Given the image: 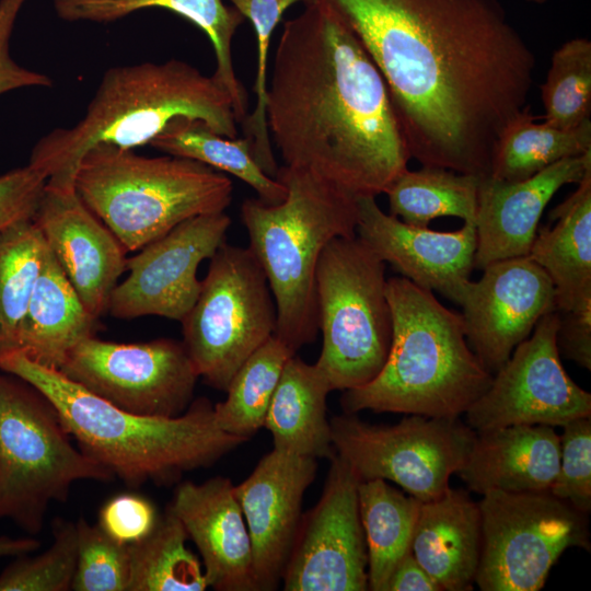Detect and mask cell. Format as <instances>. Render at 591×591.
Wrapping results in <instances>:
<instances>
[{"instance_id":"1","label":"cell","mask_w":591,"mask_h":591,"mask_svg":"<svg viewBox=\"0 0 591 591\" xmlns=\"http://www.w3.org/2000/svg\"><path fill=\"white\" fill-rule=\"evenodd\" d=\"M381 72L410 158L490 174L536 57L501 0H320Z\"/></svg>"},{"instance_id":"2","label":"cell","mask_w":591,"mask_h":591,"mask_svg":"<svg viewBox=\"0 0 591 591\" xmlns=\"http://www.w3.org/2000/svg\"><path fill=\"white\" fill-rule=\"evenodd\" d=\"M283 23L265 113L283 165L357 196L385 193L410 159L387 85L352 32L320 0Z\"/></svg>"},{"instance_id":"3","label":"cell","mask_w":591,"mask_h":591,"mask_svg":"<svg viewBox=\"0 0 591 591\" xmlns=\"http://www.w3.org/2000/svg\"><path fill=\"white\" fill-rule=\"evenodd\" d=\"M0 370L37 389L79 448L130 487L173 483L245 442L217 426L213 405L204 397L176 417L142 416L114 406L19 348L0 350Z\"/></svg>"},{"instance_id":"4","label":"cell","mask_w":591,"mask_h":591,"mask_svg":"<svg viewBox=\"0 0 591 591\" xmlns=\"http://www.w3.org/2000/svg\"><path fill=\"white\" fill-rule=\"evenodd\" d=\"M178 117L201 119L222 136H237L232 100L213 76L179 59L112 67L83 117L43 136L27 164L48 184L71 187L81 158L92 147L135 150L150 144Z\"/></svg>"},{"instance_id":"5","label":"cell","mask_w":591,"mask_h":591,"mask_svg":"<svg viewBox=\"0 0 591 591\" xmlns=\"http://www.w3.org/2000/svg\"><path fill=\"white\" fill-rule=\"evenodd\" d=\"M386 297L393 321L386 361L371 382L344 391V412L465 414L493 374L470 347L462 315L405 277L386 280Z\"/></svg>"},{"instance_id":"6","label":"cell","mask_w":591,"mask_h":591,"mask_svg":"<svg viewBox=\"0 0 591 591\" xmlns=\"http://www.w3.org/2000/svg\"><path fill=\"white\" fill-rule=\"evenodd\" d=\"M275 178L286 187V197L278 204L248 198L241 206V218L247 247L264 269L275 300L274 335L297 354L318 333L320 256L333 239L357 235L359 196L304 166L281 165Z\"/></svg>"},{"instance_id":"7","label":"cell","mask_w":591,"mask_h":591,"mask_svg":"<svg viewBox=\"0 0 591 591\" xmlns=\"http://www.w3.org/2000/svg\"><path fill=\"white\" fill-rule=\"evenodd\" d=\"M73 187L127 252L189 218L225 211L233 194L231 179L207 164L170 154L143 157L109 143L84 153Z\"/></svg>"},{"instance_id":"8","label":"cell","mask_w":591,"mask_h":591,"mask_svg":"<svg viewBox=\"0 0 591 591\" xmlns=\"http://www.w3.org/2000/svg\"><path fill=\"white\" fill-rule=\"evenodd\" d=\"M103 465L76 448L51 403L32 384L0 370V520L39 533L53 502L78 480L111 482Z\"/></svg>"},{"instance_id":"9","label":"cell","mask_w":591,"mask_h":591,"mask_svg":"<svg viewBox=\"0 0 591 591\" xmlns=\"http://www.w3.org/2000/svg\"><path fill=\"white\" fill-rule=\"evenodd\" d=\"M385 263L357 235L333 239L315 273L318 331L316 367L332 391L361 387L382 370L393 321Z\"/></svg>"},{"instance_id":"10","label":"cell","mask_w":591,"mask_h":591,"mask_svg":"<svg viewBox=\"0 0 591 591\" xmlns=\"http://www.w3.org/2000/svg\"><path fill=\"white\" fill-rule=\"evenodd\" d=\"M275 300L248 247L224 242L210 258L198 298L181 322L198 376L225 391L243 362L276 329Z\"/></svg>"},{"instance_id":"11","label":"cell","mask_w":591,"mask_h":591,"mask_svg":"<svg viewBox=\"0 0 591 591\" xmlns=\"http://www.w3.org/2000/svg\"><path fill=\"white\" fill-rule=\"evenodd\" d=\"M482 546L475 582L482 591H537L561 554L590 551L588 514L549 490L483 495Z\"/></svg>"},{"instance_id":"12","label":"cell","mask_w":591,"mask_h":591,"mask_svg":"<svg viewBox=\"0 0 591 591\" xmlns=\"http://www.w3.org/2000/svg\"><path fill=\"white\" fill-rule=\"evenodd\" d=\"M338 454L360 480L381 478L420 502L439 498L465 465L476 431L456 418L409 415L393 426L371 425L355 414L331 421Z\"/></svg>"},{"instance_id":"13","label":"cell","mask_w":591,"mask_h":591,"mask_svg":"<svg viewBox=\"0 0 591 591\" xmlns=\"http://www.w3.org/2000/svg\"><path fill=\"white\" fill-rule=\"evenodd\" d=\"M59 370L120 409L154 417L184 414L199 378L183 343L171 338L124 344L91 336Z\"/></svg>"},{"instance_id":"14","label":"cell","mask_w":591,"mask_h":591,"mask_svg":"<svg viewBox=\"0 0 591 591\" xmlns=\"http://www.w3.org/2000/svg\"><path fill=\"white\" fill-rule=\"evenodd\" d=\"M558 312L544 315L466 410L476 432L512 425L564 426L591 417V394L567 374L557 346Z\"/></svg>"},{"instance_id":"15","label":"cell","mask_w":591,"mask_h":591,"mask_svg":"<svg viewBox=\"0 0 591 591\" xmlns=\"http://www.w3.org/2000/svg\"><path fill=\"white\" fill-rule=\"evenodd\" d=\"M329 461L322 496L301 519L281 579L286 591L368 590L360 478L338 454Z\"/></svg>"},{"instance_id":"16","label":"cell","mask_w":591,"mask_h":591,"mask_svg":"<svg viewBox=\"0 0 591 591\" xmlns=\"http://www.w3.org/2000/svg\"><path fill=\"white\" fill-rule=\"evenodd\" d=\"M230 224L224 211L196 216L138 250L126 260L128 276L114 288L107 313L182 322L200 292L198 267L225 242Z\"/></svg>"},{"instance_id":"17","label":"cell","mask_w":591,"mask_h":591,"mask_svg":"<svg viewBox=\"0 0 591 591\" xmlns=\"http://www.w3.org/2000/svg\"><path fill=\"white\" fill-rule=\"evenodd\" d=\"M477 281L462 288L456 304L467 343L494 374L526 339L537 322L557 311L556 294L546 271L529 256L488 264Z\"/></svg>"},{"instance_id":"18","label":"cell","mask_w":591,"mask_h":591,"mask_svg":"<svg viewBox=\"0 0 591 591\" xmlns=\"http://www.w3.org/2000/svg\"><path fill=\"white\" fill-rule=\"evenodd\" d=\"M316 470V459L274 448L234 486L251 538L257 591L274 590L282 579L302 519L303 496Z\"/></svg>"},{"instance_id":"19","label":"cell","mask_w":591,"mask_h":591,"mask_svg":"<svg viewBox=\"0 0 591 591\" xmlns=\"http://www.w3.org/2000/svg\"><path fill=\"white\" fill-rule=\"evenodd\" d=\"M33 221L89 313H107L109 297L126 270L114 233L82 202L74 187L46 182Z\"/></svg>"},{"instance_id":"20","label":"cell","mask_w":591,"mask_h":591,"mask_svg":"<svg viewBox=\"0 0 591 591\" xmlns=\"http://www.w3.org/2000/svg\"><path fill=\"white\" fill-rule=\"evenodd\" d=\"M357 236L415 285L456 302L475 267L476 227L434 231L386 215L374 196L358 197Z\"/></svg>"},{"instance_id":"21","label":"cell","mask_w":591,"mask_h":591,"mask_svg":"<svg viewBox=\"0 0 591 591\" xmlns=\"http://www.w3.org/2000/svg\"><path fill=\"white\" fill-rule=\"evenodd\" d=\"M591 170V150L560 160L518 182L484 176L478 188L475 267L528 256L540 219L553 196L567 184H578Z\"/></svg>"},{"instance_id":"22","label":"cell","mask_w":591,"mask_h":591,"mask_svg":"<svg viewBox=\"0 0 591 591\" xmlns=\"http://www.w3.org/2000/svg\"><path fill=\"white\" fill-rule=\"evenodd\" d=\"M169 508L195 543L208 587L218 591H257L250 534L229 478L181 483Z\"/></svg>"},{"instance_id":"23","label":"cell","mask_w":591,"mask_h":591,"mask_svg":"<svg viewBox=\"0 0 591 591\" xmlns=\"http://www.w3.org/2000/svg\"><path fill=\"white\" fill-rule=\"evenodd\" d=\"M559 462V436L552 426L512 425L476 432L457 474L482 496L493 490L542 491L552 487Z\"/></svg>"},{"instance_id":"24","label":"cell","mask_w":591,"mask_h":591,"mask_svg":"<svg viewBox=\"0 0 591 591\" xmlns=\"http://www.w3.org/2000/svg\"><path fill=\"white\" fill-rule=\"evenodd\" d=\"M482 546L478 502L462 489L420 502L410 551L441 591L473 589Z\"/></svg>"},{"instance_id":"25","label":"cell","mask_w":591,"mask_h":591,"mask_svg":"<svg viewBox=\"0 0 591 591\" xmlns=\"http://www.w3.org/2000/svg\"><path fill=\"white\" fill-rule=\"evenodd\" d=\"M536 231L529 257L553 282L557 312L591 309V170Z\"/></svg>"},{"instance_id":"26","label":"cell","mask_w":591,"mask_h":591,"mask_svg":"<svg viewBox=\"0 0 591 591\" xmlns=\"http://www.w3.org/2000/svg\"><path fill=\"white\" fill-rule=\"evenodd\" d=\"M57 15L67 22L111 23L148 8L177 13L198 26L210 39L215 57L213 77L229 93L237 123L247 117V92L236 77L232 39L244 16L222 0H54Z\"/></svg>"},{"instance_id":"27","label":"cell","mask_w":591,"mask_h":591,"mask_svg":"<svg viewBox=\"0 0 591 591\" xmlns=\"http://www.w3.org/2000/svg\"><path fill=\"white\" fill-rule=\"evenodd\" d=\"M95 322L48 248L15 348L34 361L59 370L71 350L93 336Z\"/></svg>"},{"instance_id":"28","label":"cell","mask_w":591,"mask_h":591,"mask_svg":"<svg viewBox=\"0 0 591 591\" xmlns=\"http://www.w3.org/2000/svg\"><path fill=\"white\" fill-rule=\"evenodd\" d=\"M331 391L315 363L310 364L297 355L288 359L264 421L275 449L316 460H332L336 455L326 418Z\"/></svg>"},{"instance_id":"29","label":"cell","mask_w":591,"mask_h":591,"mask_svg":"<svg viewBox=\"0 0 591 591\" xmlns=\"http://www.w3.org/2000/svg\"><path fill=\"white\" fill-rule=\"evenodd\" d=\"M359 513L368 551V589L386 591L387 581L410 552L420 501L386 480H360Z\"/></svg>"},{"instance_id":"30","label":"cell","mask_w":591,"mask_h":591,"mask_svg":"<svg viewBox=\"0 0 591 591\" xmlns=\"http://www.w3.org/2000/svg\"><path fill=\"white\" fill-rule=\"evenodd\" d=\"M150 146L166 154L192 159L232 174L251 186L266 204H278L286 197L283 184L267 175L255 161L246 137L222 136L201 119H173Z\"/></svg>"},{"instance_id":"31","label":"cell","mask_w":591,"mask_h":591,"mask_svg":"<svg viewBox=\"0 0 591 591\" xmlns=\"http://www.w3.org/2000/svg\"><path fill=\"white\" fill-rule=\"evenodd\" d=\"M530 106L512 118L502 130L493 157L489 176L518 182L549 165L591 150V120L573 129H559L545 120L537 123Z\"/></svg>"},{"instance_id":"32","label":"cell","mask_w":591,"mask_h":591,"mask_svg":"<svg viewBox=\"0 0 591 591\" xmlns=\"http://www.w3.org/2000/svg\"><path fill=\"white\" fill-rule=\"evenodd\" d=\"M480 178L442 167L407 169L384 193L390 215L416 227H428L441 217H456L475 224Z\"/></svg>"},{"instance_id":"33","label":"cell","mask_w":591,"mask_h":591,"mask_svg":"<svg viewBox=\"0 0 591 591\" xmlns=\"http://www.w3.org/2000/svg\"><path fill=\"white\" fill-rule=\"evenodd\" d=\"M179 519L167 507L152 531L129 545L128 591H204L208 588L198 558L186 547Z\"/></svg>"},{"instance_id":"34","label":"cell","mask_w":591,"mask_h":591,"mask_svg":"<svg viewBox=\"0 0 591 591\" xmlns=\"http://www.w3.org/2000/svg\"><path fill=\"white\" fill-rule=\"evenodd\" d=\"M293 355L275 335L256 349L232 376L227 398L213 405L217 426L245 441L264 427L285 364Z\"/></svg>"},{"instance_id":"35","label":"cell","mask_w":591,"mask_h":591,"mask_svg":"<svg viewBox=\"0 0 591 591\" xmlns=\"http://www.w3.org/2000/svg\"><path fill=\"white\" fill-rule=\"evenodd\" d=\"M48 246L33 220L0 230V350L15 348Z\"/></svg>"},{"instance_id":"36","label":"cell","mask_w":591,"mask_h":591,"mask_svg":"<svg viewBox=\"0 0 591 591\" xmlns=\"http://www.w3.org/2000/svg\"><path fill=\"white\" fill-rule=\"evenodd\" d=\"M543 118L559 129H573L590 119L591 42L572 38L556 49L541 85Z\"/></svg>"},{"instance_id":"37","label":"cell","mask_w":591,"mask_h":591,"mask_svg":"<svg viewBox=\"0 0 591 591\" xmlns=\"http://www.w3.org/2000/svg\"><path fill=\"white\" fill-rule=\"evenodd\" d=\"M234 8L251 21L257 38V68L254 92L256 104L251 115L243 123L245 137L251 142L252 153L263 171L276 177L278 164L275 159L269 137L265 102L268 83V51L273 32L280 22L283 12L299 1L312 0H230Z\"/></svg>"},{"instance_id":"38","label":"cell","mask_w":591,"mask_h":591,"mask_svg":"<svg viewBox=\"0 0 591 591\" xmlns=\"http://www.w3.org/2000/svg\"><path fill=\"white\" fill-rule=\"evenodd\" d=\"M53 537L45 552L20 555L0 573V591L71 590L77 565L76 523L55 519Z\"/></svg>"},{"instance_id":"39","label":"cell","mask_w":591,"mask_h":591,"mask_svg":"<svg viewBox=\"0 0 591 591\" xmlns=\"http://www.w3.org/2000/svg\"><path fill=\"white\" fill-rule=\"evenodd\" d=\"M77 526V565L71 590L128 591L129 545L111 537L99 524L83 518Z\"/></svg>"},{"instance_id":"40","label":"cell","mask_w":591,"mask_h":591,"mask_svg":"<svg viewBox=\"0 0 591 591\" xmlns=\"http://www.w3.org/2000/svg\"><path fill=\"white\" fill-rule=\"evenodd\" d=\"M559 436L560 462L549 491L578 511H591V417L573 419Z\"/></svg>"},{"instance_id":"41","label":"cell","mask_w":591,"mask_h":591,"mask_svg":"<svg viewBox=\"0 0 591 591\" xmlns=\"http://www.w3.org/2000/svg\"><path fill=\"white\" fill-rule=\"evenodd\" d=\"M158 518L154 506L148 499L123 494L104 503L97 524L117 542L130 545L146 537Z\"/></svg>"},{"instance_id":"42","label":"cell","mask_w":591,"mask_h":591,"mask_svg":"<svg viewBox=\"0 0 591 591\" xmlns=\"http://www.w3.org/2000/svg\"><path fill=\"white\" fill-rule=\"evenodd\" d=\"M47 178L28 164L0 175V230L33 220Z\"/></svg>"},{"instance_id":"43","label":"cell","mask_w":591,"mask_h":591,"mask_svg":"<svg viewBox=\"0 0 591 591\" xmlns=\"http://www.w3.org/2000/svg\"><path fill=\"white\" fill-rule=\"evenodd\" d=\"M25 1L0 0V95L22 88H48L53 84L48 76L21 66L10 53L15 21Z\"/></svg>"},{"instance_id":"44","label":"cell","mask_w":591,"mask_h":591,"mask_svg":"<svg viewBox=\"0 0 591 591\" xmlns=\"http://www.w3.org/2000/svg\"><path fill=\"white\" fill-rule=\"evenodd\" d=\"M558 315L559 352L582 368L591 370V309L558 312Z\"/></svg>"},{"instance_id":"45","label":"cell","mask_w":591,"mask_h":591,"mask_svg":"<svg viewBox=\"0 0 591 591\" xmlns=\"http://www.w3.org/2000/svg\"><path fill=\"white\" fill-rule=\"evenodd\" d=\"M386 591H441V589L410 551L393 570Z\"/></svg>"},{"instance_id":"46","label":"cell","mask_w":591,"mask_h":591,"mask_svg":"<svg viewBox=\"0 0 591 591\" xmlns=\"http://www.w3.org/2000/svg\"><path fill=\"white\" fill-rule=\"evenodd\" d=\"M40 542L34 537L0 536V557L20 556L36 551Z\"/></svg>"},{"instance_id":"47","label":"cell","mask_w":591,"mask_h":591,"mask_svg":"<svg viewBox=\"0 0 591 591\" xmlns=\"http://www.w3.org/2000/svg\"><path fill=\"white\" fill-rule=\"evenodd\" d=\"M529 2H533V3H536V4H543L545 3L547 0H528Z\"/></svg>"}]
</instances>
